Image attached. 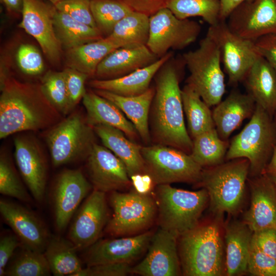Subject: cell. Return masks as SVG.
<instances>
[{
	"instance_id": "cell-45",
	"label": "cell",
	"mask_w": 276,
	"mask_h": 276,
	"mask_svg": "<svg viewBox=\"0 0 276 276\" xmlns=\"http://www.w3.org/2000/svg\"><path fill=\"white\" fill-rule=\"evenodd\" d=\"M71 111L83 99L86 90L85 82L89 76L75 69L67 67L63 71Z\"/></svg>"
},
{
	"instance_id": "cell-17",
	"label": "cell",
	"mask_w": 276,
	"mask_h": 276,
	"mask_svg": "<svg viewBox=\"0 0 276 276\" xmlns=\"http://www.w3.org/2000/svg\"><path fill=\"white\" fill-rule=\"evenodd\" d=\"M15 160L34 199L42 202L47 181V165L39 143L34 137L18 135L14 139Z\"/></svg>"
},
{
	"instance_id": "cell-31",
	"label": "cell",
	"mask_w": 276,
	"mask_h": 276,
	"mask_svg": "<svg viewBox=\"0 0 276 276\" xmlns=\"http://www.w3.org/2000/svg\"><path fill=\"white\" fill-rule=\"evenodd\" d=\"M120 48L114 42L104 37L67 50L66 64L68 67L91 77L95 75L100 62L111 52Z\"/></svg>"
},
{
	"instance_id": "cell-27",
	"label": "cell",
	"mask_w": 276,
	"mask_h": 276,
	"mask_svg": "<svg viewBox=\"0 0 276 276\" xmlns=\"http://www.w3.org/2000/svg\"><path fill=\"white\" fill-rule=\"evenodd\" d=\"M247 94L272 118L276 111V72L261 56L244 80Z\"/></svg>"
},
{
	"instance_id": "cell-36",
	"label": "cell",
	"mask_w": 276,
	"mask_h": 276,
	"mask_svg": "<svg viewBox=\"0 0 276 276\" xmlns=\"http://www.w3.org/2000/svg\"><path fill=\"white\" fill-rule=\"evenodd\" d=\"M192 142L190 155L202 168L215 166L225 160L229 142L220 138L215 128L197 135Z\"/></svg>"
},
{
	"instance_id": "cell-12",
	"label": "cell",
	"mask_w": 276,
	"mask_h": 276,
	"mask_svg": "<svg viewBox=\"0 0 276 276\" xmlns=\"http://www.w3.org/2000/svg\"><path fill=\"white\" fill-rule=\"evenodd\" d=\"M208 31L217 43L221 62L229 84L243 81L255 62L261 56L255 41L244 38L228 28L226 20L210 26Z\"/></svg>"
},
{
	"instance_id": "cell-37",
	"label": "cell",
	"mask_w": 276,
	"mask_h": 276,
	"mask_svg": "<svg viewBox=\"0 0 276 276\" xmlns=\"http://www.w3.org/2000/svg\"><path fill=\"white\" fill-rule=\"evenodd\" d=\"M167 8L180 19L201 17L210 26L220 20V0H171Z\"/></svg>"
},
{
	"instance_id": "cell-40",
	"label": "cell",
	"mask_w": 276,
	"mask_h": 276,
	"mask_svg": "<svg viewBox=\"0 0 276 276\" xmlns=\"http://www.w3.org/2000/svg\"><path fill=\"white\" fill-rule=\"evenodd\" d=\"M40 87L46 99L61 115L71 112L63 71L46 73L41 79Z\"/></svg>"
},
{
	"instance_id": "cell-21",
	"label": "cell",
	"mask_w": 276,
	"mask_h": 276,
	"mask_svg": "<svg viewBox=\"0 0 276 276\" xmlns=\"http://www.w3.org/2000/svg\"><path fill=\"white\" fill-rule=\"evenodd\" d=\"M153 234L148 231L136 236L98 240L87 248L84 259L87 266L130 263L148 248Z\"/></svg>"
},
{
	"instance_id": "cell-13",
	"label": "cell",
	"mask_w": 276,
	"mask_h": 276,
	"mask_svg": "<svg viewBox=\"0 0 276 276\" xmlns=\"http://www.w3.org/2000/svg\"><path fill=\"white\" fill-rule=\"evenodd\" d=\"M226 19L232 32L255 41L276 32V0H246L234 9Z\"/></svg>"
},
{
	"instance_id": "cell-24",
	"label": "cell",
	"mask_w": 276,
	"mask_h": 276,
	"mask_svg": "<svg viewBox=\"0 0 276 276\" xmlns=\"http://www.w3.org/2000/svg\"><path fill=\"white\" fill-rule=\"evenodd\" d=\"M256 107L255 101L247 93L232 90L212 111L215 128L220 138L228 140L244 120L251 117Z\"/></svg>"
},
{
	"instance_id": "cell-39",
	"label": "cell",
	"mask_w": 276,
	"mask_h": 276,
	"mask_svg": "<svg viewBox=\"0 0 276 276\" xmlns=\"http://www.w3.org/2000/svg\"><path fill=\"white\" fill-rule=\"evenodd\" d=\"M90 9L97 28L105 37L112 33L122 19L132 11L115 0H90Z\"/></svg>"
},
{
	"instance_id": "cell-7",
	"label": "cell",
	"mask_w": 276,
	"mask_h": 276,
	"mask_svg": "<svg viewBox=\"0 0 276 276\" xmlns=\"http://www.w3.org/2000/svg\"><path fill=\"white\" fill-rule=\"evenodd\" d=\"M155 194L160 227L179 236L198 225L209 200L204 188L190 191L173 188L169 184L158 185Z\"/></svg>"
},
{
	"instance_id": "cell-20",
	"label": "cell",
	"mask_w": 276,
	"mask_h": 276,
	"mask_svg": "<svg viewBox=\"0 0 276 276\" xmlns=\"http://www.w3.org/2000/svg\"><path fill=\"white\" fill-rule=\"evenodd\" d=\"M87 167L94 189L111 192L130 183L125 164L104 146L94 145L87 157Z\"/></svg>"
},
{
	"instance_id": "cell-18",
	"label": "cell",
	"mask_w": 276,
	"mask_h": 276,
	"mask_svg": "<svg viewBox=\"0 0 276 276\" xmlns=\"http://www.w3.org/2000/svg\"><path fill=\"white\" fill-rule=\"evenodd\" d=\"M176 233L160 227L154 233L145 258L131 268V273L143 276H176L180 274Z\"/></svg>"
},
{
	"instance_id": "cell-1",
	"label": "cell",
	"mask_w": 276,
	"mask_h": 276,
	"mask_svg": "<svg viewBox=\"0 0 276 276\" xmlns=\"http://www.w3.org/2000/svg\"><path fill=\"white\" fill-rule=\"evenodd\" d=\"M182 58L168 59L154 77L155 94L149 117L151 134L156 144L170 146L190 154L193 142L184 120L180 69Z\"/></svg>"
},
{
	"instance_id": "cell-23",
	"label": "cell",
	"mask_w": 276,
	"mask_h": 276,
	"mask_svg": "<svg viewBox=\"0 0 276 276\" xmlns=\"http://www.w3.org/2000/svg\"><path fill=\"white\" fill-rule=\"evenodd\" d=\"M158 59L146 45L120 48L100 62L95 76L98 79L118 78L147 66Z\"/></svg>"
},
{
	"instance_id": "cell-29",
	"label": "cell",
	"mask_w": 276,
	"mask_h": 276,
	"mask_svg": "<svg viewBox=\"0 0 276 276\" xmlns=\"http://www.w3.org/2000/svg\"><path fill=\"white\" fill-rule=\"evenodd\" d=\"M82 103L86 111L87 122L92 127L98 124L108 125L120 129L131 139L139 134L133 124L119 107L94 91H86Z\"/></svg>"
},
{
	"instance_id": "cell-19",
	"label": "cell",
	"mask_w": 276,
	"mask_h": 276,
	"mask_svg": "<svg viewBox=\"0 0 276 276\" xmlns=\"http://www.w3.org/2000/svg\"><path fill=\"white\" fill-rule=\"evenodd\" d=\"M0 213L19 239L21 246L44 252L51 236L42 221L33 212L18 203L1 199Z\"/></svg>"
},
{
	"instance_id": "cell-6",
	"label": "cell",
	"mask_w": 276,
	"mask_h": 276,
	"mask_svg": "<svg viewBox=\"0 0 276 276\" xmlns=\"http://www.w3.org/2000/svg\"><path fill=\"white\" fill-rule=\"evenodd\" d=\"M181 58L190 73L187 84L209 106L217 105L225 92V77L220 51L212 36L208 31L198 47L183 53Z\"/></svg>"
},
{
	"instance_id": "cell-26",
	"label": "cell",
	"mask_w": 276,
	"mask_h": 276,
	"mask_svg": "<svg viewBox=\"0 0 276 276\" xmlns=\"http://www.w3.org/2000/svg\"><path fill=\"white\" fill-rule=\"evenodd\" d=\"M93 128L104 146L125 164L130 178L137 174H147L141 152L142 146L129 140L122 131L114 127L98 124Z\"/></svg>"
},
{
	"instance_id": "cell-47",
	"label": "cell",
	"mask_w": 276,
	"mask_h": 276,
	"mask_svg": "<svg viewBox=\"0 0 276 276\" xmlns=\"http://www.w3.org/2000/svg\"><path fill=\"white\" fill-rule=\"evenodd\" d=\"M251 243L268 256L276 259V229L253 232Z\"/></svg>"
},
{
	"instance_id": "cell-55",
	"label": "cell",
	"mask_w": 276,
	"mask_h": 276,
	"mask_svg": "<svg viewBox=\"0 0 276 276\" xmlns=\"http://www.w3.org/2000/svg\"><path fill=\"white\" fill-rule=\"evenodd\" d=\"M272 120L275 126V128L276 129V111L275 112L273 117H272Z\"/></svg>"
},
{
	"instance_id": "cell-52",
	"label": "cell",
	"mask_w": 276,
	"mask_h": 276,
	"mask_svg": "<svg viewBox=\"0 0 276 276\" xmlns=\"http://www.w3.org/2000/svg\"><path fill=\"white\" fill-rule=\"evenodd\" d=\"M245 1L246 0H220V20H226L234 9Z\"/></svg>"
},
{
	"instance_id": "cell-9",
	"label": "cell",
	"mask_w": 276,
	"mask_h": 276,
	"mask_svg": "<svg viewBox=\"0 0 276 276\" xmlns=\"http://www.w3.org/2000/svg\"><path fill=\"white\" fill-rule=\"evenodd\" d=\"M146 173L155 184L183 182L198 183L203 168L188 154L160 144L142 147Z\"/></svg>"
},
{
	"instance_id": "cell-3",
	"label": "cell",
	"mask_w": 276,
	"mask_h": 276,
	"mask_svg": "<svg viewBox=\"0 0 276 276\" xmlns=\"http://www.w3.org/2000/svg\"><path fill=\"white\" fill-rule=\"evenodd\" d=\"M249 170V162L244 158L203 168L198 183L207 191L213 211L234 214L240 209Z\"/></svg>"
},
{
	"instance_id": "cell-54",
	"label": "cell",
	"mask_w": 276,
	"mask_h": 276,
	"mask_svg": "<svg viewBox=\"0 0 276 276\" xmlns=\"http://www.w3.org/2000/svg\"><path fill=\"white\" fill-rule=\"evenodd\" d=\"M7 9L13 12H21L22 0H2Z\"/></svg>"
},
{
	"instance_id": "cell-11",
	"label": "cell",
	"mask_w": 276,
	"mask_h": 276,
	"mask_svg": "<svg viewBox=\"0 0 276 276\" xmlns=\"http://www.w3.org/2000/svg\"><path fill=\"white\" fill-rule=\"evenodd\" d=\"M201 26L189 18L180 19L168 8L149 17V33L146 46L158 58L169 50H182L194 42Z\"/></svg>"
},
{
	"instance_id": "cell-51",
	"label": "cell",
	"mask_w": 276,
	"mask_h": 276,
	"mask_svg": "<svg viewBox=\"0 0 276 276\" xmlns=\"http://www.w3.org/2000/svg\"><path fill=\"white\" fill-rule=\"evenodd\" d=\"M136 191L141 193H145L150 189L151 182L153 181L148 174H137L130 178Z\"/></svg>"
},
{
	"instance_id": "cell-42",
	"label": "cell",
	"mask_w": 276,
	"mask_h": 276,
	"mask_svg": "<svg viewBox=\"0 0 276 276\" xmlns=\"http://www.w3.org/2000/svg\"><path fill=\"white\" fill-rule=\"evenodd\" d=\"M16 61L20 70L26 75H39L44 70L42 56L38 50L33 45L21 44L16 53Z\"/></svg>"
},
{
	"instance_id": "cell-48",
	"label": "cell",
	"mask_w": 276,
	"mask_h": 276,
	"mask_svg": "<svg viewBox=\"0 0 276 276\" xmlns=\"http://www.w3.org/2000/svg\"><path fill=\"white\" fill-rule=\"evenodd\" d=\"M21 245L19 239L15 234H8L1 237L0 276L5 275L7 265L16 249Z\"/></svg>"
},
{
	"instance_id": "cell-53",
	"label": "cell",
	"mask_w": 276,
	"mask_h": 276,
	"mask_svg": "<svg viewBox=\"0 0 276 276\" xmlns=\"http://www.w3.org/2000/svg\"><path fill=\"white\" fill-rule=\"evenodd\" d=\"M262 174L266 175L274 183H276V146Z\"/></svg>"
},
{
	"instance_id": "cell-8",
	"label": "cell",
	"mask_w": 276,
	"mask_h": 276,
	"mask_svg": "<svg viewBox=\"0 0 276 276\" xmlns=\"http://www.w3.org/2000/svg\"><path fill=\"white\" fill-rule=\"evenodd\" d=\"M48 130L45 141L56 167L87 158L96 144L93 127L78 112L71 113Z\"/></svg>"
},
{
	"instance_id": "cell-50",
	"label": "cell",
	"mask_w": 276,
	"mask_h": 276,
	"mask_svg": "<svg viewBox=\"0 0 276 276\" xmlns=\"http://www.w3.org/2000/svg\"><path fill=\"white\" fill-rule=\"evenodd\" d=\"M127 6L132 11L149 16L162 8L167 7L171 0H115Z\"/></svg>"
},
{
	"instance_id": "cell-33",
	"label": "cell",
	"mask_w": 276,
	"mask_h": 276,
	"mask_svg": "<svg viewBox=\"0 0 276 276\" xmlns=\"http://www.w3.org/2000/svg\"><path fill=\"white\" fill-rule=\"evenodd\" d=\"M77 249L69 240L50 236L43 254L55 276H75L83 267Z\"/></svg>"
},
{
	"instance_id": "cell-16",
	"label": "cell",
	"mask_w": 276,
	"mask_h": 276,
	"mask_svg": "<svg viewBox=\"0 0 276 276\" xmlns=\"http://www.w3.org/2000/svg\"><path fill=\"white\" fill-rule=\"evenodd\" d=\"M91 189L80 169H65L58 176L53 199L56 227L64 229Z\"/></svg>"
},
{
	"instance_id": "cell-46",
	"label": "cell",
	"mask_w": 276,
	"mask_h": 276,
	"mask_svg": "<svg viewBox=\"0 0 276 276\" xmlns=\"http://www.w3.org/2000/svg\"><path fill=\"white\" fill-rule=\"evenodd\" d=\"M129 263H108L87 266L75 276H124L131 273Z\"/></svg>"
},
{
	"instance_id": "cell-57",
	"label": "cell",
	"mask_w": 276,
	"mask_h": 276,
	"mask_svg": "<svg viewBox=\"0 0 276 276\" xmlns=\"http://www.w3.org/2000/svg\"><path fill=\"white\" fill-rule=\"evenodd\" d=\"M275 186V190H276V183H274Z\"/></svg>"
},
{
	"instance_id": "cell-25",
	"label": "cell",
	"mask_w": 276,
	"mask_h": 276,
	"mask_svg": "<svg viewBox=\"0 0 276 276\" xmlns=\"http://www.w3.org/2000/svg\"><path fill=\"white\" fill-rule=\"evenodd\" d=\"M169 51L154 63L128 74L110 79H94L89 85L95 89L107 91L124 97L135 96L145 92L160 67L171 57Z\"/></svg>"
},
{
	"instance_id": "cell-56",
	"label": "cell",
	"mask_w": 276,
	"mask_h": 276,
	"mask_svg": "<svg viewBox=\"0 0 276 276\" xmlns=\"http://www.w3.org/2000/svg\"><path fill=\"white\" fill-rule=\"evenodd\" d=\"M48 1L51 2L53 4V5H54L56 3H58V2H60V1H63V0H48Z\"/></svg>"
},
{
	"instance_id": "cell-44",
	"label": "cell",
	"mask_w": 276,
	"mask_h": 276,
	"mask_svg": "<svg viewBox=\"0 0 276 276\" xmlns=\"http://www.w3.org/2000/svg\"><path fill=\"white\" fill-rule=\"evenodd\" d=\"M247 271L255 276H276V259L251 244Z\"/></svg>"
},
{
	"instance_id": "cell-4",
	"label": "cell",
	"mask_w": 276,
	"mask_h": 276,
	"mask_svg": "<svg viewBox=\"0 0 276 276\" xmlns=\"http://www.w3.org/2000/svg\"><path fill=\"white\" fill-rule=\"evenodd\" d=\"M180 264L188 276H218L223 271V249L216 222L197 225L180 236Z\"/></svg>"
},
{
	"instance_id": "cell-22",
	"label": "cell",
	"mask_w": 276,
	"mask_h": 276,
	"mask_svg": "<svg viewBox=\"0 0 276 276\" xmlns=\"http://www.w3.org/2000/svg\"><path fill=\"white\" fill-rule=\"evenodd\" d=\"M250 205L244 222L253 232L276 229V190L274 183L266 175L251 177Z\"/></svg>"
},
{
	"instance_id": "cell-10",
	"label": "cell",
	"mask_w": 276,
	"mask_h": 276,
	"mask_svg": "<svg viewBox=\"0 0 276 276\" xmlns=\"http://www.w3.org/2000/svg\"><path fill=\"white\" fill-rule=\"evenodd\" d=\"M110 203L113 213L106 231L113 236L130 235L148 227L156 212L155 201L146 193L137 191L128 193L111 192Z\"/></svg>"
},
{
	"instance_id": "cell-5",
	"label": "cell",
	"mask_w": 276,
	"mask_h": 276,
	"mask_svg": "<svg viewBox=\"0 0 276 276\" xmlns=\"http://www.w3.org/2000/svg\"><path fill=\"white\" fill-rule=\"evenodd\" d=\"M275 146L276 129L272 118L256 104L249 122L229 143L225 159H248L249 175L257 176L263 173Z\"/></svg>"
},
{
	"instance_id": "cell-43",
	"label": "cell",
	"mask_w": 276,
	"mask_h": 276,
	"mask_svg": "<svg viewBox=\"0 0 276 276\" xmlns=\"http://www.w3.org/2000/svg\"><path fill=\"white\" fill-rule=\"evenodd\" d=\"M53 5L76 20L97 28L90 9V0H63Z\"/></svg>"
},
{
	"instance_id": "cell-34",
	"label": "cell",
	"mask_w": 276,
	"mask_h": 276,
	"mask_svg": "<svg viewBox=\"0 0 276 276\" xmlns=\"http://www.w3.org/2000/svg\"><path fill=\"white\" fill-rule=\"evenodd\" d=\"M149 17L132 11L116 25L106 38L121 48L146 45L149 33Z\"/></svg>"
},
{
	"instance_id": "cell-49",
	"label": "cell",
	"mask_w": 276,
	"mask_h": 276,
	"mask_svg": "<svg viewBox=\"0 0 276 276\" xmlns=\"http://www.w3.org/2000/svg\"><path fill=\"white\" fill-rule=\"evenodd\" d=\"M260 55L276 72V32L263 36L255 41Z\"/></svg>"
},
{
	"instance_id": "cell-38",
	"label": "cell",
	"mask_w": 276,
	"mask_h": 276,
	"mask_svg": "<svg viewBox=\"0 0 276 276\" xmlns=\"http://www.w3.org/2000/svg\"><path fill=\"white\" fill-rule=\"evenodd\" d=\"M22 247L8 263L5 275L7 276H47L51 271L43 252Z\"/></svg>"
},
{
	"instance_id": "cell-15",
	"label": "cell",
	"mask_w": 276,
	"mask_h": 276,
	"mask_svg": "<svg viewBox=\"0 0 276 276\" xmlns=\"http://www.w3.org/2000/svg\"><path fill=\"white\" fill-rule=\"evenodd\" d=\"M55 6L41 0H22V19L18 27L32 36L39 44L43 53L52 63H57L61 53L54 28Z\"/></svg>"
},
{
	"instance_id": "cell-35",
	"label": "cell",
	"mask_w": 276,
	"mask_h": 276,
	"mask_svg": "<svg viewBox=\"0 0 276 276\" xmlns=\"http://www.w3.org/2000/svg\"><path fill=\"white\" fill-rule=\"evenodd\" d=\"M181 97L183 112L192 139L215 128L210 107L189 84L185 85L181 89Z\"/></svg>"
},
{
	"instance_id": "cell-41",
	"label": "cell",
	"mask_w": 276,
	"mask_h": 276,
	"mask_svg": "<svg viewBox=\"0 0 276 276\" xmlns=\"http://www.w3.org/2000/svg\"><path fill=\"white\" fill-rule=\"evenodd\" d=\"M0 193L25 202L31 197L19 178L11 159L6 153L0 156Z\"/></svg>"
},
{
	"instance_id": "cell-2",
	"label": "cell",
	"mask_w": 276,
	"mask_h": 276,
	"mask_svg": "<svg viewBox=\"0 0 276 276\" xmlns=\"http://www.w3.org/2000/svg\"><path fill=\"white\" fill-rule=\"evenodd\" d=\"M0 138L24 131L50 128L61 114L42 93L40 85L7 78L1 83Z\"/></svg>"
},
{
	"instance_id": "cell-28",
	"label": "cell",
	"mask_w": 276,
	"mask_h": 276,
	"mask_svg": "<svg viewBox=\"0 0 276 276\" xmlns=\"http://www.w3.org/2000/svg\"><path fill=\"white\" fill-rule=\"evenodd\" d=\"M96 93L115 104L133 124L145 143L150 141L149 113L155 88L149 87L144 93L131 97L120 96L107 91L95 89Z\"/></svg>"
},
{
	"instance_id": "cell-32",
	"label": "cell",
	"mask_w": 276,
	"mask_h": 276,
	"mask_svg": "<svg viewBox=\"0 0 276 276\" xmlns=\"http://www.w3.org/2000/svg\"><path fill=\"white\" fill-rule=\"evenodd\" d=\"M53 24L61 47L67 50L104 38L98 29L76 20L55 7Z\"/></svg>"
},
{
	"instance_id": "cell-14",
	"label": "cell",
	"mask_w": 276,
	"mask_h": 276,
	"mask_svg": "<svg viewBox=\"0 0 276 276\" xmlns=\"http://www.w3.org/2000/svg\"><path fill=\"white\" fill-rule=\"evenodd\" d=\"M108 220L105 193L94 189L79 206L68 232L77 250L85 249L97 242Z\"/></svg>"
},
{
	"instance_id": "cell-30",
	"label": "cell",
	"mask_w": 276,
	"mask_h": 276,
	"mask_svg": "<svg viewBox=\"0 0 276 276\" xmlns=\"http://www.w3.org/2000/svg\"><path fill=\"white\" fill-rule=\"evenodd\" d=\"M253 232L243 222L233 221L225 227L226 272L239 275L247 271Z\"/></svg>"
}]
</instances>
